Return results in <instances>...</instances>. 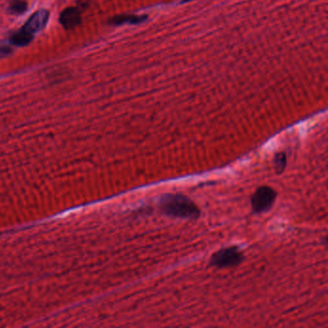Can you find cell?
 <instances>
[{
	"instance_id": "cell-6",
	"label": "cell",
	"mask_w": 328,
	"mask_h": 328,
	"mask_svg": "<svg viewBox=\"0 0 328 328\" xmlns=\"http://www.w3.org/2000/svg\"><path fill=\"white\" fill-rule=\"evenodd\" d=\"M147 19V16H137V15H121L113 18L110 23L113 25H120L123 23L129 24H139L144 22Z\"/></svg>"
},
{
	"instance_id": "cell-2",
	"label": "cell",
	"mask_w": 328,
	"mask_h": 328,
	"mask_svg": "<svg viewBox=\"0 0 328 328\" xmlns=\"http://www.w3.org/2000/svg\"><path fill=\"white\" fill-rule=\"evenodd\" d=\"M244 259V252L239 247H226L212 254L209 261V267L217 269L234 268L242 264Z\"/></svg>"
},
{
	"instance_id": "cell-4",
	"label": "cell",
	"mask_w": 328,
	"mask_h": 328,
	"mask_svg": "<svg viewBox=\"0 0 328 328\" xmlns=\"http://www.w3.org/2000/svg\"><path fill=\"white\" fill-rule=\"evenodd\" d=\"M48 19L49 13L46 10H39L30 17L22 28L34 36V34L39 32L46 26Z\"/></svg>"
},
{
	"instance_id": "cell-5",
	"label": "cell",
	"mask_w": 328,
	"mask_h": 328,
	"mask_svg": "<svg viewBox=\"0 0 328 328\" xmlns=\"http://www.w3.org/2000/svg\"><path fill=\"white\" fill-rule=\"evenodd\" d=\"M60 21H61V24L67 29H72V28L76 27L81 22V12H80V10L76 7H72V8L66 9L61 14Z\"/></svg>"
},
{
	"instance_id": "cell-10",
	"label": "cell",
	"mask_w": 328,
	"mask_h": 328,
	"mask_svg": "<svg viewBox=\"0 0 328 328\" xmlns=\"http://www.w3.org/2000/svg\"><path fill=\"white\" fill-rule=\"evenodd\" d=\"M10 53V48L8 46H2L0 48V54L1 55H8Z\"/></svg>"
},
{
	"instance_id": "cell-3",
	"label": "cell",
	"mask_w": 328,
	"mask_h": 328,
	"mask_svg": "<svg viewBox=\"0 0 328 328\" xmlns=\"http://www.w3.org/2000/svg\"><path fill=\"white\" fill-rule=\"evenodd\" d=\"M277 197L276 191L270 186L259 187L251 198V210L253 214H264L269 212L274 205Z\"/></svg>"
},
{
	"instance_id": "cell-9",
	"label": "cell",
	"mask_w": 328,
	"mask_h": 328,
	"mask_svg": "<svg viewBox=\"0 0 328 328\" xmlns=\"http://www.w3.org/2000/svg\"><path fill=\"white\" fill-rule=\"evenodd\" d=\"M27 3L25 0H13L10 4V11L13 14L20 15L27 10Z\"/></svg>"
},
{
	"instance_id": "cell-8",
	"label": "cell",
	"mask_w": 328,
	"mask_h": 328,
	"mask_svg": "<svg viewBox=\"0 0 328 328\" xmlns=\"http://www.w3.org/2000/svg\"><path fill=\"white\" fill-rule=\"evenodd\" d=\"M273 166H274V171L277 174H281L284 173L287 167V154L284 151L277 152L274 155Z\"/></svg>"
},
{
	"instance_id": "cell-1",
	"label": "cell",
	"mask_w": 328,
	"mask_h": 328,
	"mask_svg": "<svg viewBox=\"0 0 328 328\" xmlns=\"http://www.w3.org/2000/svg\"><path fill=\"white\" fill-rule=\"evenodd\" d=\"M160 212L173 219H197L201 211L187 195L182 193H165L158 202Z\"/></svg>"
},
{
	"instance_id": "cell-7",
	"label": "cell",
	"mask_w": 328,
	"mask_h": 328,
	"mask_svg": "<svg viewBox=\"0 0 328 328\" xmlns=\"http://www.w3.org/2000/svg\"><path fill=\"white\" fill-rule=\"evenodd\" d=\"M33 37L32 34L28 33L21 27L19 30L12 34V36L10 37V41L17 46H25L32 41Z\"/></svg>"
},
{
	"instance_id": "cell-11",
	"label": "cell",
	"mask_w": 328,
	"mask_h": 328,
	"mask_svg": "<svg viewBox=\"0 0 328 328\" xmlns=\"http://www.w3.org/2000/svg\"><path fill=\"white\" fill-rule=\"evenodd\" d=\"M189 1H192V0H182V2H189Z\"/></svg>"
}]
</instances>
